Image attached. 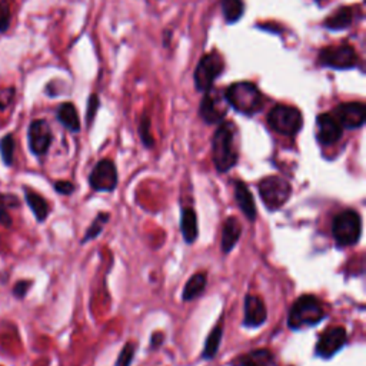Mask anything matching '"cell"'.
Masks as SVG:
<instances>
[{"label":"cell","mask_w":366,"mask_h":366,"mask_svg":"<svg viewBox=\"0 0 366 366\" xmlns=\"http://www.w3.org/2000/svg\"><path fill=\"white\" fill-rule=\"evenodd\" d=\"M180 231L183 238L188 243H194L198 239L199 228H198V216L194 209L187 208L182 210L180 216Z\"/></svg>","instance_id":"obj_18"},{"label":"cell","mask_w":366,"mask_h":366,"mask_svg":"<svg viewBox=\"0 0 366 366\" xmlns=\"http://www.w3.org/2000/svg\"><path fill=\"white\" fill-rule=\"evenodd\" d=\"M25 198H26V202H27L29 208L32 209L34 217L38 219L39 222H43L49 215V205L45 201V198L30 189L25 191Z\"/></svg>","instance_id":"obj_22"},{"label":"cell","mask_w":366,"mask_h":366,"mask_svg":"<svg viewBox=\"0 0 366 366\" xmlns=\"http://www.w3.org/2000/svg\"><path fill=\"white\" fill-rule=\"evenodd\" d=\"M90 187L97 192H112L118 187V170L111 159L100 161L90 173Z\"/></svg>","instance_id":"obj_10"},{"label":"cell","mask_w":366,"mask_h":366,"mask_svg":"<svg viewBox=\"0 0 366 366\" xmlns=\"http://www.w3.org/2000/svg\"><path fill=\"white\" fill-rule=\"evenodd\" d=\"M29 287H30V282H27V280H20V282H18V283L15 285V287H13L15 297H16V298H25V295L27 294Z\"/></svg>","instance_id":"obj_34"},{"label":"cell","mask_w":366,"mask_h":366,"mask_svg":"<svg viewBox=\"0 0 366 366\" xmlns=\"http://www.w3.org/2000/svg\"><path fill=\"white\" fill-rule=\"evenodd\" d=\"M316 129L318 140L325 146L334 144L342 137V126L331 114H322L316 118Z\"/></svg>","instance_id":"obj_14"},{"label":"cell","mask_w":366,"mask_h":366,"mask_svg":"<svg viewBox=\"0 0 366 366\" xmlns=\"http://www.w3.org/2000/svg\"><path fill=\"white\" fill-rule=\"evenodd\" d=\"M238 129L235 123L225 122L213 135L212 152L213 163L217 172L225 173L238 163Z\"/></svg>","instance_id":"obj_1"},{"label":"cell","mask_w":366,"mask_h":366,"mask_svg":"<svg viewBox=\"0 0 366 366\" xmlns=\"http://www.w3.org/2000/svg\"><path fill=\"white\" fill-rule=\"evenodd\" d=\"M225 69V60L222 55L213 50L208 55H205L201 62L198 63L195 73H194V81L195 86L199 92H208L212 89L216 78L222 75V72Z\"/></svg>","instance_id":"obj_6"},{"label":"cell","mask_w":366,"mask_h":366,"mask_svg":"<svg viewBox=\"0 0 366 366\" xmlns=\"http://www.w3.org/2000/svg\"><path fill=\"white\" fill-rule=\"evenodd\" d=\"M319 63L325 67H332L338 70L351 69L358 63V53L348 43L329 46L319 52Z\"/></svg>","instance_id":"obj_9"},{"label":"cell","mask_w":366,"mask_h":366,"mask_svg":"<svg viewBox=\"0 0 366 366\" xmlns=\"http://www.w3.org/2000/svg\"><path fill=\"white\" fill-rule=\"evenodd\" d=\"M346 344V331L342 326L327 327L316 344V355L329 359Z\"/></svg>","instance_id":"obj_12"},{"label":"cell","mask_w":366,"mask_h":366,"mask_svg":"<svg viewBox=\"0 0 366 366\" xmlns=\"http://www.w3.org/2000/svg\"><path fill=\"white\" fill-rule=\"evenodd\" d=\"M232 366H278L275 356L268 349H256L236 358Z\"/></svg>","instance_id":"obj_16"},{"label":"cell","mask_w":366,"mask_h":366,"mask_svg":"<svg viewBox=\"0 0 366 366\" xmlns=\"http://www.w3.org/2000/svg\"><path fill=\"white\" fill-rule=\"evenodd\" d=\"M162 341H163V339H162V338L159 339L158 334H155V335H154V339H152V346H154V348H155V346H158L159 344H162Z\"/></svg>","instance_id":"obj_36"},{"label":"cell","mask_w":366,"mask_h":366,"mask_svg":"<svg viewBox=\"0 0 366 366\" xmlns=\"http://www.w3.org/2000/svg\"><path fill=\"white\" fill-rule=\"evenodd\" d=\"M268 125L272 130L283 136H295L304 125L299 109L287 104H276L268 114Z\"/></svg>","instance_id":"obj_4"},{"label":"cell","mask_w":366,"mask_h":366,"mask_svg":"<svg viewBox=\"0 0 366 366\" xmlns=\"http://www.w3.org/2000/svg\"><path fill=\"white\" fill-rule=\"evenodd\" d=\"M332 233L339 246L355 245L362 233V219L356 210L341 212L332 225Z\"/></svg>","instance_id":"obj_5"},{"label":"cell","mask_w":366,"mask_h":366,"mask_svg":"<svg viewBox=\"0 0 366 366\" xmlns=\"http://www.w3.org/2000/svg\"><path fill=\"white\" fill-rule=\"evenodd\" d=\"M222 337H224V318H221V320L215 325V327L212 329V332L209 334V337L206 339L205 349L202 353L203 359L210 360L216 356V353L219 351V345H221V341H222Z\"/></svg>","instance_id":"obj_21"},{"label":"cell","mask_w":366,"mask_h":366,"mask_svg":"<svg viewBox=\"0 0 366 366\" xmlns=\"http://www.w3.org/2000/svg\"><path fill=\"white\" fill-rule=\"evenodd\" d=\"M57 121L70 132H79L81 130V121L76 107L70 102H65L57 109Z\"/></svg>","instance_id":"obj_19"},{"label":"cell","mask_w":366,"mask_h":366,"mask_svg":"<svg viewBox=\"0 0 366 366\" xmlns=\"http://www.w3.org/2000/svg\"><path fill=\"white\" fill-rule=\"evenodd\" d=\"M135 344L133 342H129L123 346L119 358H118V362H116V366H130L132 363V359L135 356Z\"/></svg>","instance_id":"obj_30"},{"label":"cell","mask_w":366,"mask_h":366,"mask_svg":"<svg viewBox=\"0 0 366 366\" xmlns=\"http://www.w3.org/2000/svg\"><path fill=\"white\" fill-rule=\"evenodd\" d=\"M221 8L226 23H236L245 13L243 0H221Z\"/></svg>","instance_id":"obj_25"},{"label":"cell","mask_w":366,"mask_h":366,"mask_svg":"<svg viewBox=\"0 0 366 366\" xmlns=\"http://www.w3.org/2000/svg\"><path fill=\"white\" fill-rule=\"evenodd\" d=\"M100 106V102H99V96L97 95H90L89 97V102H88V112H86V121H88V125H90L96 116V112L97 109Z\"/></svg>","instance_id":"obj_31"},{"label":"cell","mask_w":366,"mask_h":366,"mask_svg":"<svg viewBox=\"0 0 366 366\" xmlns=\"http://www.w3.org/2000/svg\"><path fill=\"white\" fill-rule=\"evenodd\" d=\"M229 111V103L225 97V92L209 89L201 102L199 115L208 125L221 123Z\"/></svg>","instance_id":"obj_8"},{"label":"cell","mask_w":366,"mask_h":366,"mask_svg":"<svg viewBox=\"0 0 366 366\" xmlns=\"http://www.w3.org/2000/svg\"><path fill=\"white\" fill-rule=\"evenodd\" d=\"M107 221H109V215H107V213H99V215L96 216L95 221L92 222L90 228L86 231L82 243L90 240V239L97 238V236L100 235V232H102V229H103V226H104V224H106Z\"/></svg>","instance_id":"obj_28"},{"label":"cell","mask_w":366,"mask_h":366,"mask_svg":"<svg viewBox=\"0 0 366 366\" xmlns=\"http://www.w3.org/2000/svg\"><path fill=\"white\" fill-rule=\"evenodd\" d=\"M0 224L8 228H11V225H12V217L8 212V208L2 203H0Z\"/></svg>","instance_id":"obj_35"},{"label":"cell","mask_w":366,"mask_h":366,"mask_svg":"<svg viewBox=\"0 0 366 366\" xmlns=\"http://www.w3.org/2000/svg\"><path fill=\"white\" fill-rule=\"evenodd\" d=\"M27 137H29V148L32 154L38 156L45 155L49 151L52 143V130L49 123L43 119L33 121L29 126Z\"/></svg>","instance_id":"obj_11"},{"label":"cell","mask_w":366,"mask_h":366,"mask_svg":"<svg viewBox=\"0 0 366 366\" xmlns=\"http://www.w3.org/2000/svg\"><path fill=\"white\" fill-rule=\"evenodd\" d=\"M225 97L236 112L253 116L264 106V97L261 90L252 82H236L225 90Z\"/></svg>","instance_id":"obj_2"},{"label":"cell","mask_w":366,"mask_h":366,"mask_svg":"<svg viewBox=\"0 0 366 366\" xmlns=\"http://www.w3.org/2000/svg\"><path fill=\"white\" fill-rule=\"evenodd\" d=\"M13 154H15V139L12 135H6L0 140V155L5 165L11 166L13 163Z\"/></svg>","instance_id":"obj_26"},{"label":"cell","mask_w":366,"mask_h":366,"mask_svg":"<svg viewBox=\"0 0 366 366\" xmlns=\"http://www.w3.org/2000/svg\"><path fill=\"white\" fill-rule=\"evenodd\" d=\"M206 286V275L205 273H196L194 275L185 285V289H183V301H192L195 298H198L199 295H202V292L205 290Z\"/></svg>","instance_id":"obj_24"},{"label":"cell","mask_w":366,"mask_h":366,"mask_svg":"<svg viewBox=\"0 0 366 366\" xmlns=\"http://www.w3.org/2000/svg\"><path fill=\"white\" fill-rule=\"evenodd\" d=\"M334 116L346 129H358L363 126L366 119V107L362 102H346L337 106Z\"/></svg>","instance_id":"obj_13"},{"label":"cell","mask_w":366,"mask_h":366,"mask_svg":"<svg viewBox=\"0 0 366 366\" xmlns=\"http://www.w3.org/2000/svg\"><path fill=\"white\" fill-rule=\"evenodd\" d=\"M268 311L264 301L256 295H248L245 299V318L243 325L249 327H258L266 322Z\"/></svg>","instance_id":"obj_15"},{"label":"cell","mask_w":366,"mask_h":366,"mask_svg":"<svg viewBox=\"0 0 366 366\" xmlns=\"http://www.w3.org/2000/svg\"><path fill=\"white\" fill-rule=\"evenodd\" d=\"M240 233H242V228H240L238 219L233 216L226 219L224 232H222V250L225 253H228L233 249V246L238 243V240L240 238Z\"/></svg>","instance_id":"obj_20"},{"label":"cell","mask_w":366,"mask_h":366,"mask_svg":"<svg viewBox=\"0 0 366 366\" xmlns=\"http://www.w3.org/2000/svg\"><path fill=\"white\" fill-rule=\"evenodd\" d=\"M13 97H15V89H8V90L0 92V112L5 111L6 106L12 102Z\"/></svg>","instance_id":"obj_33"},{"label":"cell","mask_w":366,"mask_h":366,"mask_svg":"<svg viewBox=\"0 0 366 366\" xmlns=\"http://www.w3.org/2000/svg\"><path fill=\"white\" fill-rule=\"evenodd\" d=\"M353 12L351 8H341L332 16H329L323 26L329 30H344L352 25Z\"/></svg>","instance_id":"obj_23"},{"label":"cell","mask_w":366,"mask_h":366,"mask_svg":"<svg viewBox=\"0 0 366 366\" xmlns=\"http://www.w3.org/2000/svg\"><path fill=\"white\" fill-rule=\"evenodd\" d=\"M139 135H140V139H142V142H143L146 148H152V146L155 144V140H154V136H152V132H151V118L146 114L140 118Z\"/></svg>","instance_id":"obj_27"},{"label":"cell","mask_w":366,"mask_h":366,"mask_svg":"<svg viewBox=\"0 0 366 366\" xmlns=\"http://www.w3.org/2000/svg\"><path fill=\"white\" fill-rule=\"evenodd\" d=\"M12 19V2L0 0V33H5L11 26Z\"/></svg>","instance_id":"obj_29"},{"label":"cell","mask_w":366,"mask_h":366,"mask_svg":"<svg viewBox=\"0 0 366 366\" xmlns=\"http://www.w3.org/2000/svg\"><path fill=\"white\" fill-rule=\"evenodd\" d=\"M55 189L60 195H70L73 194V191H75V187H73V183L67 180H59L55 183Z\"/></svg>","instance_id":"obj_32"},{"label":"cell","mask_w":366,"mask_h":366,"mask_svg":"<svg viewBox=\"0 0 366 366\" xmlns=\"http://www.w3.org/2000/svg\"><path fill=\"white\" fill-rule=\"evenodd\" d=\"M259 195L269 210H276L289 201L292 188L283 177L268 176L259 183Z\"/></svg>","instance_id":"obj_7"},{"label":"cell","mask_w":366,"mask_h":366,"mask_svg":"<svg viewBox=\"0 0 366 366\" xmlns=\"http://www.w3.org/2000/svg\"><path fill=\"white\" fill-rule=\"evenodd\" d=\"M325 318L322 302L313 295H304L292 306L287 318L290 329H302L318 325Z\"/></svg>","instance_id":"obj_3"},{"label":"cell","mask_w":366,"mask_h":366,"mask_svg":"<svg viewBox=\"0 0 366 366\" xmlns=\"http://www.w3.org/2000/svg\"><path fill=\"white\" fill-rule=\"evenodd\" d=\"M235 198H236V202H238L239 208L242 209L243 215L249 219L250 222H253L256 219V205H255L253 196L249 192L248 187L240 180L235 182Z\"/></svg>","instance_id":"obj_17"}]
</instances>
